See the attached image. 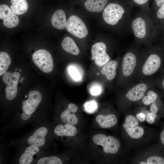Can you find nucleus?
Wrapping results in <instances>:
<instances>
[{"mask_svg":"<svg viewBox=\"0 0 164 164\" xmlns=\"http://www.w3.org/2000/svg\"><path fill=\"white\" fill-rule=\"evenodd\" d=\"M129 32L133 35L136 45L150 46L159 40L160 33L152 17L141 10L134 14L129 25Z\"/></svg>","mask_w":164,"mask_h":164,"instance_id":"f257e3e1","label":"nucleus"},{"mask_svg":"<svg viewBox=\"0 0 164 164\" xmlns=\"http://www.w3.org/2000/svg\"><path fill=\"white\" fill-rule=\"evenodd\" d=\"M164 48L159 45L147 47L142 50L139 67L134 80L139 81L150 78L162 68Z\"/></svg>","mask_w":164,"mask_h":164,"instance_id":"f03ea898","label":"nucleus"},{"mask_svg":"<svg viewBox=\"0 0 164 164\" xmlns=\"http://www.w3.org/2000/svg\"><path fill=\"white\" fill-rule=\"evenodd\" d=\"M131 6L110 3L104 9L103 18L105 22L111 26H118L122 31L129 32V25L132 16Z\"/></svg>","mask_w":164,"mask_h":164,"instance_id":"7ed1b4c3","label":"nucleus"},{"mask_svg":"<svg viewBox=\"0 0 164 164\" xmlns=\"http://www.w3.org/2000/svg\"><path fill=\"white\" fill-rule=\"evenodd\" d=\"M142 50L136 45L130 47L121 60L120 75L125 86L134 80L140 64Z\"/></svg>","mask_w":164,"mask_h":164,"instance_id":"20e7f679","label":"nucleus"},{"mask_svg":"<svg viewBox=\"0 0 164 164\" xmlns=\"http://www.w3.org/2000/svg\"><path fill=\"white\" fill-rule=\"evenodd\" d=\"M155 85L154 80L149 78L125 86L123 96L126 104L140 101L147 91Z\"/></svg>","mask_w":164,"mask_h":164,"instance_id":"39448f33","label":"nucleus"},{"mask_svg":"<svg viewBox=\"0 0 164 164\" xmlns=\"http://www.w3.org/2000/svg\"><path fill=\"white\" fill-rule=\"evenodd\" d=\"M93 142L96 145L101 146L106 154L116 153L120 147L119 140L111 136H106L103 134H97L92 138Z\"/></svg>","mask_w":164,"mask_h":164,"instance_id":"423d86ee","label":"nucleus"},{"mask_svg":"<svg viewBox=\"0 0 164 164\" xmlns=\"http://www.w3.org/2000/svg\"><path fill=\"white\" fill-rule=\"evenodd\" d=\"M42 99L41 93L36 91H32L29 92L28 98L22 102V111L21 115L22 119L24 120L29 119L35 111L40 103Z\"/></svg>","mask_w":164,"mask_h":164,"instance_id":"0eeeda50","label":"nucleus"},{"mask_svg":"<svg viewBox=\"0 0 164 164\" xmlns=\"http://www.w3.org/2000/svg\"><path fill=\"white\" fill-rule=\"evenodd\" d=\"M35 64L43 72L48 73L51 72L54 67L53 59L50 53L44 49L36 51L32 56Z\"/></svg>","mask_w":164,"mask_h":164,"instance_id":"6e6552de","label":"nucleus"},{"mask_svg":"<svg viewBox=\"0 0 164 164\" xmlns=\"http://www.w3.org/2000/svg\"><path fill=\"white\" fill-rule=\"evenodd\" d=\"M66 29L69 33L80 39L85 37L88 33L85 24L80 18L75 15H71L68 18Z\"/></svg>","mask_w":164,"mask_h":164,"instance_id":"1a4fd4ad","label":"nucleus"},{"mask_svg":"<svg viewBox=\"0 0 164 164\" xmlns=\"http://www.w3.org/2000/svg\"><path fill=\"white\" fill-rule=\"evenodd\" d=\"M139 121L132 115H128L125 118L123 127L127 134L132 138H140L145 134L144 128L139 125Z\"/></svg>","mask_w":164,"mask_h":164,"instance_id":"9d476101","label":"nucleus"},{"mask_svg":"<svg viewBox=\"0 0 164 164\" xmlns=\"http://www.w3.org/2000/svg\"><path fill=\"white\" fill-rule=\"evenodd\" d=\"M20 77L19 72H6L2 76L3 82L6 84L5 92L6 98L12 100L15 97L17 92V84Z\"/></svg>","mask_w":164,"mask_h":164,"instance_id":"9b49d317","label":"nucleus"},{"mask_svg":"<svg viewBox=\"0 0 164 164\" xmlns=\"http://www.w3.org/2000/svg\"><path fill=\"white\" fill-rule=\"evenodd\" d=\"M107 46L104 42H99L92 46L91 49V60H94L98 66L103 67L110 61V57L107 52Z\"/></svg>","mask_w":164,"mask_h":164,"instance_id":"f8f14e48","label":"nucleus"},{"mask_svg":"<svg viewBox=\"0 0 164 164\" xmlns=\"http://www.w3.org/2000/svg\"><path fill=\"white\" fill-rule=\"evenodd\" d=\"M0 19L3 20L4 25L9 28L15 27L19 23L18 16L5 4L0 5Z\"/></svg>","mask_w":164,"mask_h":164,"instance_id":"ddd939ff","label":"nucleus"},{"mask_svg":"<svg viewBox=\"0 0 164 164\" xmlns=\"http://www.w3.org/2000/svg\"><path fill=\"white\" fill-rule=\"evenodd\" d=\"M48 129L45 127L37 128L28 139L27 142L29 145H34L39 148L43 146L46 142V137Z\"/></svg>","mask_w":164,"mask_h":164,"instance_id":"4468645a","label":"nucleus"},{"mask_svg":"<svg viewBox=\"0 0 164 164\" xmlns=\"http://www.w3.org/2000/svg\"><path fill=\"white\" fill-rule=\"evenodd\" d=\"M78 109L77 106L73 103L69 104L67 108L63 111L60 116V119L64 124H68L73 125H76L78 119L74 113Z\"/></svg>","mask_w":164,"mask_h":164,"instance_id":"2eb2a0df","label":"nucleus"},{"mask_svg":"<svg viewBox=\"0 0 164 164\" xmlns=\"http://www.w3.org/2000/svg\"><path fill=\"white\" fill-rule=\"evenodd\" d=\"M118 62L116 60H111L102 67L101 73L108 80H113L117 75Z\"/></svg>","mask_w":164,"mask_h":164,"instance_id":"dca6fc26","label":"nucleus"},{"mask_svg":"<svg viewBox=\"0 0 164 164\" xmlns=\"http://www.w3.org/2000/svg\"><path fill=\"white\" fill-rule=\"evenodd\" d=\"M96 121L100 127L102 128H107L115 126L117 123L118 119L114 114L98 115Z\"/></svg>","mask_w":164,"mask_h":164,"instance_id":"f3484780","label":"nucleus"},{"mask_svg":"<svg viewBox=\"0 0 164 164\" xmlns=\"http://www.w3.org/2000/svg\"><path fill=\"white\" fill-rule=\"evenodd\" d=\"M51 22L53 26L57 29L62 30L65 28L67 21L64 11L59 9L55 12L52 16Z\"/></svg>","mask_w":164,"mask_h":164,"instance_id":"a211bd4d","label":"nucleus"},{"mask_svg":"<svg viewBox=\"0 0 164 164\" xmlns=\"http://www.w3.org/2000/svg\"><path fill=\"white\" fill-rule=\"evenodd\" d=\"M54 132L58 136H73L77 132L76 128L74 125L68 124L64 125H59L54 129Z\"/></svg>","mask_w":164,"mask_h":164,"instance_id":"6ab92c4d","label":"nucleus"},{"mask_svg":"<svg viewBox=\"0 0 164 164\" xmlns=\"http://www.w3.org/2000/svg\"><path fill=\"white\" fill-rule=\"evenodd\" d=\"M39 147L34 145L27 147L21 155L19 159L20 164H30L33 160V156L39 151Z\"/></svg>","mask_w":164,"mask_h":164,"instance_id":"aec40b11","label":"nucleus"},{"mask_svg":"<svg viewBox=\"0 0 164 164\" xmlns=\"http://www.w3.org/2000/svg\"><path fill=\"white\" fill-rule=\"evenodd\" d=\"M108 1V0H87L84 6L90 12H99L105 8Z\"/></svg>","mask_w":164,"mask_h":164,"instance_id":"412c9836","label":"nucleus"},{"mask_svg":"<svg viewBox=\"0 0 164 164\" xmlns=\"http://www.w3.org/2000/svg\"><path fill=\"white\" fill-rule=\"evenodd\" d=\"M152 15L153 21L161 34L164 30V4L156 10Z\"/></svg>","mask_w":164,"mask_h":164,"instance_id":"4be33fe9","label":"nucleus"},{"mask_svg":"<svg viewBox=\"0 0 164 164\" xmlns=\"http://www.w3.org/2000/svg\"><path fill=\"white\" fill-rule=\"evenodd\" d=\"M61 46L65 51L73 55H77L80 53L79 49L75 42L70 37L64 38L62 41Z\"/></svg>","mask_w":164,"mask_h":164,"instance_id":"5701e85b","label":"nucleus"},{"mask_svg":"<svg viewBox=\"0 0 164 164\" xmlns=\"http://www.w3.org/2000/svg\"><path fill=\"white\" fill-rule=\"evenodd\" d=\"M12 5L10 8L17 15H21L25 13L28 9V4L26 0H11Z\"/></svg>","mask_w":164,"mask_h":164,"instance_id":"b1692460","label":"nucleus"},{"mask_svg":"<svg viewBox=\"0 0 164 164\" xmlns=\"http://www.w3.org/2000/svg\"><path fill=\"white\" fill-rule=\"evenodd\" d=\"M11 63V60L9 54L3 52H0V76L5 73L8 70Z\"/></svg>","mask_w":164,"mask_h":164,"instance_id":"393cba45","label":"nucleus"},{"mask_svg":"<svg viewBox=\"0 0 164 164\" xmlns=\"http://www.w3.org/2000/svg\"><path fill=\"white\" fill-rule=\"evenodd\" d=\"M69 74L72 79L76 81H80L82 79V73L80 68L77 65H70L68 68Z\"/></svg>","mask_w":164,"mask_h":164,"instance_id":"a878e982","label":"nucleus"},{"mask_svg":"<svg viewBox=\"0 0 164 164\" xmlns=\"http://www.w3.org/2000/svg\"><path fill=\"white\" fill-rule=\"evenodd\" d=\"M141 164H164V156L160 155L151 156L145 160L140 162Z\"/></svg>","mask_w":164,"mask_h":164,"instance_id":"bb28decb","label":"nucleus"},{"mask_svg":"<svg viewBox=\"0 0 164 164\" xmlns=\"http://www.w3.org/2000/svg\"><path fill=\"white\" fill-rule=\"evenodd\" d=\"M62 160L55 156L45 157L40 158L37 162L38 164H62Z\"/></svg>","mask_w":164,"mask_h":164,"instance_id":"cd10ccee","label":"nucleus"},{"mask_svg":"<svg viewBox=\"0 0 164 164\" xmlns=\"http://www.w3.org/2000/svg\"><path fill=\"white\" fill-rule=\"evenodd\" d=\"M154 84L162 98H164V70L160 75L154 80Z\"/></svg>","mask_w":164,"mask_h":164,"instance_id":"c85d7f7f","label":"nucleus"},{"mask_svg":"<svg viewBox=\"0 0 164 164\" xmlns=\"http://www.w3.org/2000/svg\"><path fill=\"white\" fill-rule=\"evenodd\" d=\"M132 1L135 5L140 8L141 10L152 16L151 11L147 6L149 0H132Z\"/></svg>","mask_w":164,"mask_h":164,"instance_id":"c756f323","label":"nucleus"},{"mask_svg":"<svg viewBox=\"0 0 164 164\" xmlns=\"http://www.w3.org/2000/svg\"><path fill=\"white\" fill-rule=\"evenodd\" d=\"M84 106L85 111L89 113H94L97 108V103L94 100H91L85 102Z\"/></svg>","mask_w":164,"mask_h":164,"instance_id":"7c9ffc66","label":"nucleus"},{"mask_svg":"<svg viewBox=\"0 0 164 164\" xmlns=\"http://www.w3.org/2000/svg\"><path fill=\"white\" fill-rule=\"evenodd\" d=\"M102 91V87L100 84H93L90 89L91 94L94 96L99 95L101 94Z\"/></svg>","mask_w":164,"mask_h":164,"instance_id":"2f4dec72","label":"nucleus"},{"mask_svg":"<svg viewBox=\"0 0 164 164\" xmlns=\"http://www.w3.org/2000/svg\"><path fill=\"white\" fill-rule=\"evenodd\" d=\"M163 4H164V0H154L155 6L151 12L152 15Z\"/></svg>","mask_w":164,"mask_h":164,"instance_id":"473e14b6","label":"nucleus"},{"mask_svg":"<svg viewBox=\"0 0 164 164\" xmlns=\"http://www.w3.org/2000/svg\"><path fill=\"white\" fill-rule=\"evenodd\" d=\"M136 117L139 121L143 122L145 120V114L143 112H140L136 114Z\"/></svg>","mask_w":164,"mask_h":164,"instance_id":"72a5a7b5","label":"nucleus"},{"mask_svg":"<svg viewBox=\"0 0 164 164\" xmlns=\"http://www.w3.org/2000/svg\"><path fill=\"white\" fill-rule=\"evenodd\" d=\"M159 140L162 145L164 148V127L160 132L159 135Z\"/></svg>","mask_w":164,"mask_h":164,"instance_id":"f704fd0d","label":"nucleus"},{"mask_svg":"<svg viewBox=\"0 0 164 164\" xmlns=\"http://www.w3.org/2000/svg\"><path fill=\"white\" fill-rule=\"evenodd\" d=\"M160 35L161 36L159 37V39L160 42L159 45L164 48V30L162 32Z\"/></svg>","mask_w":164,"mask_h":164,"instance_id":"c9c22d12","label":"nucleus"},{"mask_svg":"<svg viewBox=\"0 0 164 164\" xmlns=\"http://www.w3.org/2000/svg\"><path fill=\"white\" fill-rule=\"evenodd\" d=\"M158 115L157 114L151 112H149L146 115L145 114V117H148L155 119L157 118Z\"/></svg>","mask_w":164,"mask_h":164,"instance_id":"e433bc0d","label":"nucleus"},{"mask_svg":"<svg viewBox=\"0 0 164 164\" xmlns=\"http://www.w3.org/2000/svg\"><path fill=\"white\" fill-rule=\"evenodd\" d=\"M145 119L147 122L149 124H153L155 121V119L148 117H145Z\"/></svg>","mask_w":164,"mask_h":164,"instance_id":"4c0bfd02","label":"nucleus"},{"mask_svg":"<svg viewBox=\"0 0 164 164\" xmlns=\"http://www.w3.org/2000/svg\"><path fill=\"white\" fill-rule=\"evenodd\" d=\"M25 79V78L24 77H23L20 80V82L21 83H22L24 80Z\"/></svg>","mask_w":164,"mask_h":164,"instance_id":"58836bf2","label":"nucleus"},{"mask_svg":"<svg viewBox=\"0 0 164 164\" xmlns=\"http://www.w3.org/2000/svg\"><path fill=\"white\" fill-rule=\"evenodd\" d=\"M20 71H21V70H20Z\"/></svg>","mask_w":164,"mask_h":164,"instance_id":"ea45409f","label":"nucleus"}]
</instances>
